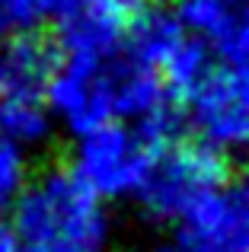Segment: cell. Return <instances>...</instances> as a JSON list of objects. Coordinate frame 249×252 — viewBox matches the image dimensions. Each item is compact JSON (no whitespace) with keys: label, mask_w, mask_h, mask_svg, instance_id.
<instances>
[{"label":"cell","mask_w":249,"mask_h":252,"mask_svg":"<svg viewBox=\"0 0 249 252\" xmlns=\"http://www.w3.org/2000/svg\"><path fill=\"white\" fill-rule=\"evenodd\" d=\"M13 233L23 243H70L102 252L112 233L106 201L96 198L70 166H51L26 182L13 204Z\"/></svg>","instance_id":"1"},{"label":"cell","mask_w":249,"mask_h":252,"mask_svg":"<svg viewBox=\"0 0 249 252\" xmlns=\"http://www.w3.org/2000/svg\"><path fill=\"white\" fill-rule=\"evenodd\" d=\"M227 182L224 154L205 147L201 141H169L156 150L147 182L134 201L156 223L179 227L205 198H211Z\"/></svg>","instance_id":"2"},{"label":"cell","mask_w":249,"mask_h":252,"mask_svg":"<svg viewBox=\"0 0 249 252\" xmlns=\"http://www.w3.org/2000/svg\"><path fill=\"white\" fill-rule=\"evenodd\" d=\"M124 48L160 77L173 102H188L218 70L211 48L166 10L137 13L124 32Z\"/></svg>","instance_id":"3"},{"label":"cell","mask_w":249,"mask_h":252,"mask_svg":"<svg viewBox=\"0 0 249 252\" xmlns=\"http://www.w3.org/2000/svg\"><path fill=\"white\" fill-rule=\"evenodd\" d=\"M156 150L160 144H154L144 131L112 122L77 137L70 169L96 198L128 201L144 189Z\"/></svg>","instance_id":"4"},{"label":"cell","mask_w":249,"mask_h":252,"mask_svg":"<svg viewBox=\"0 0 249 252\" xmlns=\"http://www.w3.org/2000/svg\"><path fill=\"white\" fill-rule=\"evenodd\" d=\"M186 252H249V176L224 182L179 223Z\"/></svg>","instance_id":"5"},{"label":"cell","mask_w":249,"mask_h":252,"mask_svg":"<svg viewBox=\"0 0 249 252\" xmlns=\"http://www.w3.org/2000/svg\"><path fill=\"white\" fill-rule=\"evenodd\" d=\"M45 105H48L51 118H58L77 137L90 134L102 125H112L102 61H64L61 58V67L55 70L45 90Z\"/></svg>","instance_id":"6"},{"label":"cell","mask_w":249,"mask_h":252,"mask_svg":"<svg viewBox=\"0 0 249 252\" xmlns=\"http://www.w3.org/2000/svg\"><path fill=\"white\" fill-rule=\"evenodd\" d=\"M188 115L205 147L246 150L249 144V99L224 67H218L198 93L188 99Z\"/></svg>","instance_id":"7"},{"label":"cell","mask_w":249,"mask_h":252,"mask_svg":"<svg viewBox=\"0 0 249 252\" xmlns=\"http://www.w3.org/2000/svg\"><path fill=\"white\" fill-rule=\"evenodd\" d=\"M61 51L42 32H10L0 45V102L6 99H45Z\"/></svg>","instance_id":"8"},{"label":"cell","mask_w":249,"mask_h":252,"mask_svg":"<svg viewBox=\"0 0 249 252\" xmlns=\"http://www.w3.org/2000/svg\"><path fill=\"white\" fill-rule=\"evenodd\" d=\"M179 23L224 64L249 51V0H182Z\"/></svg>","instance_id":"9"},{"label":"cell","mask_w":249,"mask_h":252,"mask_svg":"<svg viewBox=\"0 0 249 252\" xmlns=\"http://www.w3.org/2000/svg\"><path fill=\"white\" fill-rule=\"evenodd\" d=\"M51 118L45 99H6L0 102V137L16 144L19 150L42 147L51 137Z\"/></svg>","instance_id":"10"},{"label":"cell","mask_w":249,"mask_h":252,"mask_svg":"<svg viewBox=\"0 0 249 252\" xmlns=\"http://www.w3.org/2000/svg\"><path fill=\"white\" fill-rule=\"evenodd\" d=\"M26 182H29V160L26 150H19L16 144L0 137V211L16 204V198L23 195Z\"/></svg>","instance_id":"11"},{"label":"cell","mask_w":249,"mask_h":252,"mask_svg":"<svg viewBox=\"0 0 249 252\" xmlns=\"http://www.w3.org/2000/svg\"><path fill=\"white\" fill-rule=\"evenodd\" d=\"M58 10V0H0V19L10 32H38Z\"/></svg>","instance_id":"12"},{"label":"cell","mask_w":249,"mask_h":252,"mask_svg":"<svg viewBox=\"0 0 249 252\" xmlns=\"http://www.w3.org/2000/svg\"><path fill=\"white\" fill-rule=\"evenodd\" d=\"M77 3L90 6V10H96V13H106V16H112V19H119V23L128 26L131 19L144 10L147 0H77Z\"/></svg>","instance_id":"13"},{"label":"cell","mask_w":249,"mask_h":252,"mask_svg":"<svg viewBox=\"0 0 249 252\" xmlns=\"http://www.w3.org/2000/svg\"><path fill=\"white\" fill-rule=\"evenodd\" d=\"M224 70L233 77V83H237L240 90L246 93V99H249V51H243V55L233 58V61H227Z\"/></svg>","instance_id":"14"},{"label":"cell","mask_w":249,"mask_h":252,"mask_svg":"<svg viewBox=\"0 0 249 252\" xmlns=\"http://www.w3.org/2000/svg\"><path fill=\"white\" fill-rule=\"evenodd\" d=\"M19 252H93V249L70 246V243H19Z\"/></svg>","instance_id":"15"},{"label":"cell","mask_w":249,"mask_h":252,"mask_svg":"<svg viewBox=\"0 0 249 252\" xmlns=\"http://www.w3.org/2000/svg\"><path fill=\"white\" fill-rule=\"evenodd\" d=\"M0 252H19V240L3 217H0Z\"/></svg>","instance_id":"16"},{"label":"cell","mask_w":249,"mask_h":252,"mask_svg":"<svg viewBox=\"0 0 249 252\" xmlns=\"http://www.w3.org/2000/svg\"><path fill=\"white\" fill-rule=\"evenodd\" d=\"M150 252H186L179 246V243H173V246H156V249H150Z\"/></svg>","instance_id":"17"},{"label":"cell","mask_w":249,"mask_h":252,"mask_svg":"<svg viewBox=\"0 0 249 252\" xmlns=\"http://www.w3.org/2000/svg\"><path fill=\"white\" fill-rule=\"evenodd\" d=\"M6 35H10V29H6V23L0 19V45H3V38H6Z\"/></svg>","instance_id":"18"},{"label":"cell","mask_w":249,"mask_h":252,"mask_svg":"<svg viewBox=\"0 0 249 252\" xmlns=\"http://www.w3.org/2000/svg\"><path fill=\"white\" fill-rule=\"evenodd\" d=\"M246 157H249V144H246Z\"/></svg>","instance_id":"19"}]
</instances>
